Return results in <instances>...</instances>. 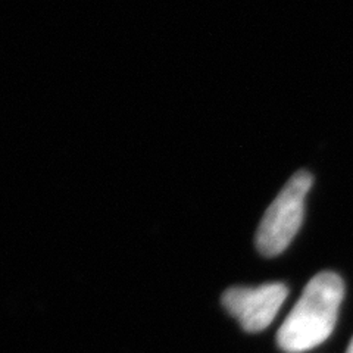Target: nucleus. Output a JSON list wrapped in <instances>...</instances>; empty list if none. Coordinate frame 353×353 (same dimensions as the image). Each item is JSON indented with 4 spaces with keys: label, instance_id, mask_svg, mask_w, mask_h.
Masks as SVG:
<instances>
[{
    "label": "nucleus",
    "instance_id": "f257e3e1",
    "mask_svg": "<svg viewBox=\"0 0 353 353\" xmlns=\"http://www.w3.org/2000/svg\"><path fill=\"white\" fill-rule=\"evenodd\" d=\"M343 296L345 283L336 272L316 274L281 324L279 347L285 353H303L324 343L336 327Z\"/></svg>",
    "mask_w": 353,
    "mask_h": 353
},
{
    "label": "nucleus",
    "instance_id": "f03ea898",
    "mask_svg": "<svg viewBox=\"0 0 353 353\" xmlns=\"http://www.w3.org/2000/svg\"><path fill=\"white\" fill-rule=\"evenodd\" d=\"M312 184V174L296 172L268 206L256 231V248L263 256H277L289 248L303 223L305 199Z\"/></svg>",
    "mask_w": 353,
    "mask_h": 353
},
{
    "label": "nucleus",
    "instance_id": "7ed1b4c3",
    "mask_svg": "<svg viewBox=\"0 0 353 353\" xmlns=\"http://www.w3.org/2000/svg\"><path fill=\"white\" fill-rule=\"evenodd\" d=\"M289 290L281 283L259 287H231L223 294V305L245 331L259 333L271 325Z\"/></svg>",
    "mask_w": 353,
    "mask_h": 353
},
{
    "label": "nucleus",
    "instance_id": "20e7f679",
    "mask_svg": "<svg viewBox=\"0 0 353 353\" xmlns=\"http://www.w3.org/2000/svg\"><path fill=\"white\" fill-rule=\"evenodd\" d=\"M346 353H353V337H352L350 343H349V346H347V350H346Z\"/></svg>",
    "mask_w": 353,
    "mask_h": 353
}]
</instances>
